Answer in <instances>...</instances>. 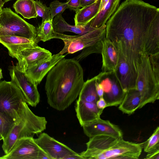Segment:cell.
Here are the masks:
<instances>
[{"mask_svg": "<svg viewBox=\"0 0 159 159\" xmlns=\"http://www.w3.org/2000/svg\"><path fill=\"white\" fill-rule=\"evenodd\" d=\"M40 41L37 37L32 39L13 35L0 36V43L7 48L9 55L13 58L25 48L38 45Z\"/></svg>", "mask_w": 159, "mask_h": 159, "instance_id": "17", "label": "cell"}, {"mask_svg": "<svg viewBox=\"0 0 159 159\" xmlns=\"http://www.w3.org/2000/svg\"><path fill=\"white\" fill-rule=\"evenodd\" d=\"M23 104V110L19 118L3 140L2 148L5 154L10 151L18 139L24 137L33 138L46 129L47 121L45 117L35 114L25 102H24Z\"/></svg>", "mask_w": 159, "mask_h": 159, "instance_id": "4", "label": "cell"}, {"mask_svg": "<svg viewBox=\"0 0 159 159\" xmlns=\"http://www.w3.org/2000/svg\"><path fill=\"white\" fill-rule=\"evenodd\" d=\"M136 89L141 96L139 109L159 98V83L152 71L148 56L143 54L138 69Z\"/></svg>", "mask_w": 159, "mask_h": 159, "instance_id": "5", "label": "cell"}, {"mask_svg": "<svg viewBox=\"0 0 159 159\" xmlns=\"http://www.w3.org/2000/svg\"><path fill=\"white\" fill-rule=\"evenodd\" d=\"M102 40L92 46L83 49L80 53L73 58L79 61L92 53L101 54L102 48Z\"/></svg>", "mask_w": 159, "mask_h": 159, "instance_id": "29", "label": "cell"}, {"mask_svg": "<svg viewBox=\"0 0 159 159\" xmlns=\"http://www.w3.org/2000/svg\"><path fill=\"white\" fill-rule=\"evenodd\" d=\"M3 78V76L2 75V70L0 68V80Z\"/></svg>", "mask_w": 159, "mask_h": 159, "instance_id": "41", "label": "cell"}, {"mask_svg": "<svg viewBox=\"0 0 159 159\" xmlns=\"http://www.w3.org/2000/svg\"><path fill=\"white\" fill-rule=\"evenodd\" d=\"M34 3L37 15L42 18V21L51 20L49 7H47L40 1H35Z\"/></svg>", "mask_w": 159, "mask_h": 159, "instance_id": "30", "label": "cell"}, {"mask_svg": "<svg viewBox=\"0 0 159 159\" xmlns=\"http://www.w3.org/2000/svg\"><path fill=\"white\" fill-rule=\"evenodd\" d=\"M106 25L80 35H70L54 32L53 38L61 39L64 45L59 52L73 54L93 45L106 37Z\"/></svg>", "mask_w": 159, "mask_h": 159, "instance_id": "8", "label": "cell"}, {"mask_svg": "<svg viewBox=\"0 0 159 159\" xmlns=\"http://www.w3.org/2000/svg\"><path fill=\"white\" fill-rule=\"evenodd\" d=\"M4 4V3L3 2L2 0H0V10L2 9Z\"/></svg>", "mask_w": 159, "mask_h": 159, "instance_id": "40", "label": "cell"}, {"mask_svg": "<svg viewBox=\"0 0 159 159\" xmlns=\"http://www.w3.org/2000/svg\"><path fill=\"white\" fill-rule=\"evenodd\" d=\"M15 123L12 119L0 112V134L3 138L2 140L6 137Z\"/></svg>", "mask_w": 159, "mask_h": 159, "instance_id": "28", "label": "cell"}, {"mask_svg": "<svg viewBox=\"0 0 159 159\" xmlns=\"http://www.w3.org/2000/svg\"><path fill=\"white\" fill-rule=\"evenodd\" d=\"M8 35L34 39L37 37L36 29L10 8H2L0 15V36Z\"/></svg>", "mask_w": 159, "mask_h": 159, "instance_id": "7", "label": "cell"}, {"mask_svg": "<svg viewBox=\"0 0 159 159\" xmlns=\"http://www.w3.org/2000/svg\"><path fill=\"white\" fill-rule=\"evenodd\" d=\"M84 82L79 61L63 58L48 73L45 85L48 104L57 111L65 110L78 97Z\"/></svg>", "mask_w": 159, "mask_h": 159, "instance_id": "2", "label": "cell"}, {"mask_svg": "<svg viewBox=\"0 0 159 159\" xmlns=\"http://www.w3.org/2000/svg\"><path fill=\"white\" fill-rule=\"evenodd\" d=\"M81 127L84 134L89 138L100 135L123 137V132L118 126L100 117L87 122Z\"/></svg>", "mask_w": 159, "mask_h": 159, "instance_id": "14", "label": "cell"}, {"mask_svg": "<svg viewBox=\"0 0 159 159\" xmlns=\"http://www.w3.org/2000/svg\"><path fill=\"white\" fill-rule=\"evenodd\" d=\"M36 30L37 37L40 41L44 42L53 39V35L54 31L52 20H48L42 21L36 29Z\"/></svg>", "mask_w": 159, "mask_h": 159, "instance_id": "26", "label": "cell"}, {"mask_svg": "<svg viewBox=\"0 0 159 159\" xmlns=\"http://www.w3.org/2000/svg\"><path fill=\"white\" fill-rule=\"evenodd\" d=\"M96 0H81V7L89 5L93 3Z\"/></svg>", "mask_w": 159, "mask_h": 159, "instance_id": "38", "label": "cell"}, {"mask_svg": "<svg viewBox=\"0 0 159 159\" xmlns=\"http://www.w3.org/2000/svg\"><path fill=\"white\" fill-rule=\"evenodd\" d=\"M101 0H96L91 4L82 7L75 11V25L86 26L96 16L99 11Z\"/></svg>", "mask_w": 159, "mask_h": 159, "instance_id": "20", "label": "cell"}, {"mask_svg": "<svg viewBox=\"0 0 159 159\" xmlns=\"http://www.w3.org/2000/svg\"><path fill=\"white\" fill-rule=\"evenodd\" d=\"M40 149L34 138H22L16 141L8 154L0 156V159H38Z\"/></svg>", "mask_w": 159, "mask_h": 159, "instance_id": "13", "label": "cell"}, {"mask_svg": "<svg viewBox=\"0 0 159 159\" xmlns=\"http://www.w3.org/2000/svg\"><path fill=\"white\" fill-rule=\"evenodd\" d=\"M11 81L15 84L22 93L27 104L36 107L40 100V96L37 85L17 66H13L9 68Z\"/></svg>", "mask_w": 159, "mask_h": 159, "instance_id": "9", "label": "cell"}, {"mask_svg": "<svg viewBox=\"0 0 159 159\" xmlns=\"http://www.w3.org/2000/svg\"><path fill=\"white\" fill-rule=\"evenodd\" d=\"M2 139L3 140V138L2 137L1 134H0V140Z\"/></svg>", "mask_w": 159, "mask_h": 159, "instance_id": "43", "label": "cell"}, {"mask_svg": "<svg viewBox=\"0 0 159 159\" xmlns=\"http://www.w3.org/2000/svg\"><path fill=\"white\" fill-rule=\"evenodd\" d=\"M106 25V39L119 41L124 54L138 70L146 36L159 29V9L142 0H125Z\"/></svg>", "mask_w": 159, "mask_h": 159, "instance_id": "1", "label": "cell"}, {"mask_svg": "<svg viewBox=\"0 0 159 159\" xmlns=\"http://www.w3.org/2000/svg\"><path fill=\"white\" fill-rule=\"evenodd\" d=\"M87 149L80 155L83 159H137L143 143L126 141L123 137L100 135L89 138Z\"/></svg>", "mask_w": 159, "mask_h": 159, "instance_id": "3", "label": "cell"}, {"mask_svg": "<svg viewBox=\"0 0 159 159\" xmlns=\"http://www.w3.org/2000/svg\"><path fill=\"white\" fill-rule=\"evenodd\" d=\"M76 116L81 126L100 118L102 110L99 109L96 103L89 102L78 99L75 107Z\"/></svg>", "mask_w": 159, "mask_h": 159, "instance_id": "19", "label": "cell"}, {"mask_svg": "<svg viewBox=\"0 0 159 159\" xmlns=\"http://www.w3.org/2000/svg\"><path fill=\"white\" fill-rule=\"evenodd\" d=\"M38 159H51V158L41 148Z\"/></svg>", "mask_w": 159, "mask_h": 159, "instance_id": "37", "label": "cell"}, {"mask_svg": "<svg viewBox=\"0 0 159 159\" xmlns=\"http://www.w3.org/2000/svg\"><path fill=\"white\" fill-rule=\"evenodd\" d=\"M144 151L148 153L159 149V128L157 126L147 140L143 143Z\"/></svg>", "mask_w": 159, "mask_h": 159, "instance_id": "27", "label": "cell"}, {"mask_svg": "<svg viewBox=\"0 0 159 159\" xmlns=\"http://www.w3.org/2000/svg\"><path fill=\"white\" fill-rule=\"evenodd\" d=\"M2 1L4 2V3L5 2H6L12 0H2Z\"/></svg>", "mask_w": 159, "mask_h": 159, "instance_id": "42", "label": "cell"}, {"mask_svg": "<svg viewBox=\"0 0 159 159\" xmlns=\"http://www.w3.org/2000/svg\"><path fill=\"white\" fill-rule=\"evenodd\" d=\"M1 10H2V9L0 10V14H1Z\"/></svg>", "mask_w": 159, "mask_h": 159, "instance_id": "44", "label": "cell"}, {"mask_svg": "<svg viewBox=\"0 0 159 159\" xmlns=\"http://www.w3.org/2000/svg\"><path fill=\"white\" fill-rule=\"evenodd\" d=\"M109 0H101L100 4L99 7V12L102 9L104 5L107 3Z\"/></svg>", "mask_w": 159, "mask_h": 159, "instance_id": "39", "label": "cell"}, {"mask_svg": "<svg viewBox=\"0 0 159 159\" xmlns=\"http://www.w3.org/2000/svg\"><path fill=\"white\" fill-rule=\"evenodd\" d=\"M141 100L139 93L136 89H130L126 93L118 108L123 113L130 115L139 109Z\"/></svg>", "mask_w": 159, "mask_h": 159, "instance_id": "23", "label": "cell"}, {"mask_svg": "<svg viewBox=\"0 0 159 159\" xmlns=\"http://www.w3.org/2000/svg\"><path fill=\"white\" fill-rule=\"evenodd\" d=\"M95 86L96 91L99 97H103L104 94L103 88L101 84L96 80V78L95 82Z\"/></svg>", "mask_w": 159, "mask_h": 159, "instance_id": "36", "label": "cell"}, {"mask_svg": "<svg viewBox=\"0 0 159 159\" xmlns=\"http://www.w3.org/2000/svg\"><path fill=\"white\" fill-rule=\"evenodd\" d=\"M34 0H17L13 5L15 11L24 18L30 19L36 18L38 15Z\"/></svg>", "mask_w": 159, "mask_h": 159, "instance_id": "24", "label": "cell"}, {"mask_svg": "<svg viewBox=\"0 0 159 159\" xmlns=\"http://www.w3.org/2000/svg\"><path fill=\"white\" fill-rule=\"evenodd\" d=\"M101 54L102 57V71H114L118 61V51L115 43L106 39V37L102 40Z\"/></svg>", "mask_w": 159, "mask_h": 159, "instance_id": "18", "label": "cell"}, {"mask_svg": "<svg viewBox=\"0 0 159 159\" xmlns=\"http://www.w3.org/2000/svg\"><path fill=\"white\" fill-rule=\"evenodd\" d=\"M49 8L52 20L56 15L59 13L61 14L66 9L68 8L66 2H61L57 0L51 2L49 4Z\"/></svg>", "mask_w": 159, "mask_h": 159, "instance_id": "31", "label": "cell"}, {"mask_svg": "<svg viewBox=\"0 0 159 159\" xmlns=\"http://www.w3.org/2000/svg\"><path fill=\"white\" fill-rule=\"evenodd\" d=\"M120 0H109L89 24L92 28L97 29L104 25L119 6Z\"/></svg>", "mask_w": 159, "mask_h": 159, "instance_id": "21", "label": "cell"}, {"mask_svg": "<svg viewBox=\"0 0 159 159\" xmlns=\"http://www.w3.org/2000/svg\"><path fill=\"white\" fill-rule=\"evenodd\" d=\"M24 102V96L15 84L11 81L0 82V112L15 122L22 112Z\"/></svg>", "mask_w": 159, "mask_h": 159, "instance_id": "6", "label": "cell"}, {"mask_svg": "<svg viewBox=\"0 0 159 159\" xmlns=\"http://www.w3.org/2000/svg\"><path fill=\"white\" fill-rule=\"evenodd\" d=\"M95 76L84 82L78 96V99L92 102L96 103L99 98L95 88Z\"/></svg>", "mask_w": 159, "mask_h": 159, "instance_id": "25", "label": "cell"}, {"mask_svg": "<svg viewBox=\"0 0 159 159\" xmlns=\"http://www.w3.org/2000/svg\"><path fill=\"white\" fill-rule=\"evenodd\" d=\"M147 153L145 159H159V149L154 150Z\"/></svg>", "mask_w": 159, "mask_h": 159, "instance_id": "34", "label": "cell"}, {"mask_svg": "<svg viewBox=\"0 0 159 159\" xmlns=\"http://www.w3.org/2000/svg\"><path fill=\"white\" fill-rule=\"evenodd\" d=\"M52 55L49 51L37 45L22 50L14 58L18 61L16 65L24 70L28 66L47 59Z\"/></svg>", "mask_w": 159, "mask_h": 159, "instance_id": "16", "label": "cell"}, {"mask_svg": "<svg viewBox=\"0 0 159 159\" xmlns=\"http://www.w3.org/2000/svg\"><path fill=\"white\" fill-rule=\"evenodd\" d=\"M96 80L102 85L104 91L103 97L107 107L117 106L122 101L125 94L114 71H102L96 76Z\"/></svg>", "mask_w": 159, "mask_h": 159, "instance_id": "12", "label": "cell"}, {"mask_svg": "<svg viewBox=\"0 0 159 159\" xmlns=\"http://www.w3.org/2000/svg\"><path fill=\"white\" fill-rule=\"evenodd\" d=\"M52 23L54 31L57 33L70 32L80 35L96 29L90 27L89 24L86 26L70 25L65 20L61 13L53 18Z\"/></svg>", "mask_w": 159, "mask_h": 159, "instance_id": "22", "label": "cell"}, {"mask_svg": "<svg viewBox=\"0 0 159 159\" xmlns=\"http://www.w3.org/2000/svg\"><path fill=\"white\" fill-rule=\"evenodd\" d=\"M97 107L99 109L103 110L105 108L107 107V104L103 97L99 98L96 102Z\"/></svg>", "mask_w": 159, "mask_h": 159, "instance_id": "35", "label": "cell"}, {"mask_svg": "<svg viewBox=\"0 0 159 159\" xmlns=\"http://www.w3.org/2000/svg\"><path fill=\"white\" fill-rule=\"evenodd\" d=\"M148 57L152 71L157 82L159 83V53Z\"/></svg>", "mask_w": 159, "mask_h": 159, "instance_id": "32", "label": "cell"}, {"mask_svg": "<svg viewBox=\"0 0 159 159\" xmlns=\"http://www.w3.org/2000/svg\"><path fill=\"white\" fill-rule=\"evenodd\" d=\"M65 55L59 53L54 54L47 59L28 66L24 70L38 85L46 74Z\"/></svg>", "mask_w": 159, "mask_h": 159, "instance_id": "15", "label": "cell"}, {"mask_svg": "<svg viewBox=\"0 0 159 159\" xmlns=\"http://www.w3.org/2000/svg\"><path fill=\"white\" fill-rule=\"evenodd\" d=\"M68 8L76 11L81 7V0H67Z\"/></svg>", "mask_w": 159, "mask_h": 159, "instance_id": "33", "label": "cell"}, {"mask_svg": "<svg viewBox=\"0 0 159 159\" xmlns=\"http://www.w3.org/2000/svg\"><path fill=\"white\" fill-rule=\"evenodd\" d=\"M34 140L51 159H82L79 153L46 133H40L38 137Z\"/></svg>", "mask_w": 159, "mask_h": 159, "instance_id": "10", "label": "cell"}, {"mask_svg": "<svg viewBox=\"0 0 159 159\" xmlns=\"http://www.w3.org/2000/svg\"><path fill=\"white\" fill-rule=\"evenodd\" d=\"M113 42L119 52L118 62L114 72L123 90L126 93L130 89H136L138 70L124 54L120 42Z\"/></svg>", "mask_w": 159, "mask_h": 159, "instance_id": "11", "label": "cell"}]
</instances>
